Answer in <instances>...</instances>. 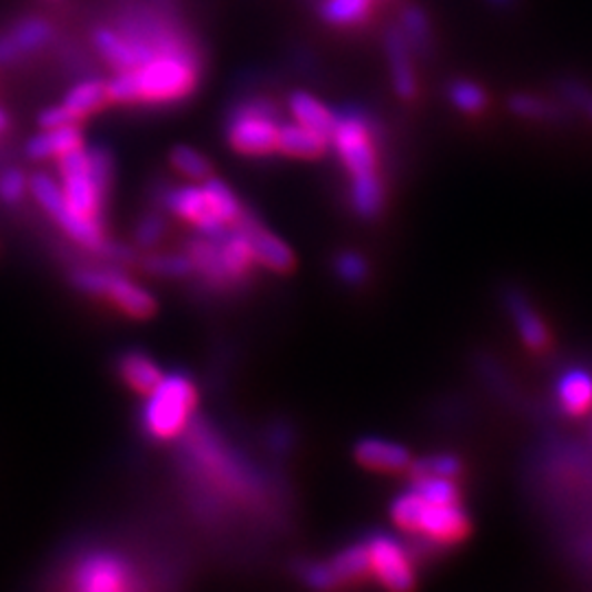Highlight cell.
Here are the masks:
<instances>
[{"mask_svg": "<svg viewBox=\"0 0 592 592\" xmlns=\"http://www.w3.org/2000/svg\"><path fill=\"white\" fill-rule=\"evenodd\" d=\"M198 77V60L194 51L180 49L169 53H158L148 65L119 71L108 83L110 99L121 103H167L187 97Z\"/></svg>", "mask_w": 592, "mask_h": 592, "instance_id": "obj_1", "label": "cell"}, {"mask_svg": "<svg viewBox=\"0 0 592 592\" xmlns=\"http://www.w3.org/2000/svg\"><path fill=\"white\" fill-rule=\"evenodd\" d=\"M67 205L86 220L101 223V205L110 185V156L103 149L75 148L58 158Z\"/></svg>", "mask_w": 592, "mask_h": 592, "instance_id": "obj_2", "label": "cell"}, {"mask_svg": "<svg viewBox=\"0 0 592 592\" xmlns=\"http://www.w3.org/2000/svg\"><path fill=\"white\" fill-rule=\"evenodd\" d=\"M144 406V426L154 440H174L191 422L196 408V386L182 373L162 375Z\"/></svg>", "mask_w": 592, "mask_h": 592, "instance_id": "obj_3", "label": "cell"}, {"mask_svg": "<svg viewBox=\"0 0 592 592\" xmlns=\"http://www.w3.org/2000/svg\"><path fill=\"white\" fill-rule=\"evenodd\" d=\"M391 516L402 529L422 533L435 542H454L467 531V516L458 503H428L415 490H408L393 501Z\"/></svg>", "mask_w": 592, "mask_h": 592, "instance_id": "obj_4", "label": "cell"}, {"mask_svg": "<svg viewBox=\"0 0 592 592\" xmlns=\"http://www.w3.org/2000/svg\"><path fill=\"white\" fill-rule=\"evenodd\" d=\"M29 189L36 196V200L45 207V211L62 226L65 233H69L75 241H79L86 248L92 250H106L103 241V230L101 223H92L75 214L73 209L67 205L62 187L47 174H36L29 180Z\"/></svg>", "mask_w": 592, "mask_h": 592, "instance_id": "obj_5", "label": "cell"}, {"mask_svg": "<svg viewBox=\"0 0 592 592\" xmlns=\"http://www.w3.org/2000/svg\"><path fill=\"white\" fill-rule=\"evenodd\" d=\"M277 135H279L277 117L266 103L239 106L228 124L230 146L250 156H262L277 149Z\"/></svg>", "mask_w": 592, "mask_h": 592, "instance_id": "obj_6", "label": "cell"}, {"mask_svg": "<svg viewBox=\"0 0 592 592\" xmlns=\"http://www.w3.org/2000/svg\"><path fill=\"white\" fill-rule=\"evenodd\" d=\"M75 284L90 295L108 296L117 307H121L126 314L135 318H146L156 307L154 296L149 295L146 288H141L139 284L126 279L115 270H97V268L77 270Z\"/></svg>", "mask_w": 592, "mask_h": 592, "instance_id": "obj_7", "label": "cell"}, {"mask_svg": "<svg viewBox=\"0 0 592 592\" xmlns=\"http://www.w3.org/2000/svg\"><path fill=\"white\" fill-rule=\"evenodd\" d=\"M329 139L352 178L375 174V148L371 141L369 121L361 112L349 110L336 117Z\"/></svg>", "mask_w": 592, "mask_h": 592, "instance_id": "obj_8", "label": "cell"}, {"mask_svg": "<svg viewBox=\"0 0 592 592\" xmlns=\"http://www.w3.org/2000/svg\"><path fill=\"white\" fill-rule=\"evenodd\" d=\"M371 573L391 591H408L413 586V564L404 544L386 533H377L367 542Z\"/></svg>", "mask_w": 592, "mask_h": 592, "instance_id": "obj_9", "label": "cell"}, {"mask_svg": "<svg viewBox=\"0 0 592 592\" xmlns=\"http://www.w3.org/2000/svg\"><path fill=\"white\" fill-rule=\"evenodd\" d=\"M130 586L128 564L112 553H90L75 569V589L83 592H117Z\"/></svg>", "mask_w": 592, "mask_h": 592, "instance_id": "obj_10", "label": "cell"}, {"mask_svg": "<svg viewBox=\"0 0 592 592\" xmlns=\"http://www.w3.org/2000/svg\"><path fill=\"white\" fill-rule=\"evenodd\" d=\"M165 207L174 216H178L180 220L194 224L203 235H211L214 237V235H220V233L226 230V226L214 214L209 196H207L203 185L200 187L189 185V187L169 189L165 194Z\"/></svg>", "mask_w": 592, "mask_h": 592, "instance_id": "obj_11", "label": "cell"}, {"mask_svg": "<svg viewBox=\"0 0 592 592\" xmlns=\"http://www.w3.org/2000/svg\"><path fill=\"white\" fill-rule=\"evenodd\" d=\"M248 239L253 259L264 264L270 270L284 273L293 266V253L290 248L270 230H266L262 224L257 223L255 218H250L246 211L239 218V223L235 224Z\"/></svg>", "mask_w": 592, "mask_h": 592, "instance_id": "obj_12", "label": "cell"}, {"mask_svg": "<svg viewBox=\"0 0 592 592\" xmlns=\"http://www.w3.org/2000/svg\"><path fill=\"white\" fill-rule=\"evenodd\" d=\"M53 36V29L49 22L29 18L20 22L9 36L0 38V65L13 62L27 53H33L42 49Z\"/></svg>", "mask_w": 592, "mask_h": 592, "instance_id": "obj_13", "label": "cell"}, {"mask_svg": "<svg viewBox=\"0 0 592 592\" xmlns=\"http://www.w3.org/2000/svg\"><path fill=\"white\" fill-rule=\"evenodd\" d=\"M216 244H218V259H220V268H223L224 284H233L237 279H241L253 259L250 246L246 235L235 226L233 233H220L216 235Z\"/></svg>", "mask_w": 592, "mask_h": 592, "instance_id": "obj_14", "label": "cell"}, {"mask_svg": "<svg viewBox=\"0 0 592 592\" xmlns=\"http://www.w3.org/2000/svg\"><path fill=\"white\" fill-rule=\"evenodd\" d=\"M356 458L377 472H402L411 467V452L404 445L386 440H363L356 447Z\"/></svg>", "mask_w": 592, "mask_h": 592, "instance_id": "obj_15", "label": "cell"}, {"mask_svg": "<svg viewBox=\"0 0 592 592\" xmlns=\"http://www.w3.org/2000/svg\"><path fill=\"white\" fill-rule=\"evenodd\" d=\"M507 307L512 312L522 343L533 352H542L549 345V329L535 307L519 293L507 296Z\"/></svg>", "mask_w": 592, "mask_h": 592, "instance_id": "obj_16", "label": "cell"}, {"mask_svg": "<svg viewBox=\"0 0 592 592\" xmlns=\"http://www.w3.org/2000/svg\"><path fill=\"white\" fill-rule=\"evenodd\" d=\"M558 402L569 415H584L592 408V375L586 369H569L558 379Z\"/></svg>", "mask_w": 592, "mask_h": 592, "instance_id": "obj_17", "label": "cell"}, {"mask_svg": "<svg viewBox=\"0 0 592 592\" xmlns=\"http://www.w3.org/2000/svg\"><path fill=\"white\" fill-rule=\"evenodd\" d=\"M388 47V58H391V69H393V83L395 92L404 99H413L417 92V81L411 67V53H408V38L404 31L393 29L386 38Z\"/></svg>", "mask_w": 592, "mask_h": 592, "instance_id": "obj_18", "label": "cell"}, {"mask_svg": "<svg viewBox=\"0 0 592 592\" xmlns=\"http://www.w3.org/2000/svg\"><path fill=\"white\" fill-rule=\"evenodd\" d=\"M75 148H81V132L73 124L60 128H45V132H40L27 144V154L33 160H42V158H60L62 154Z\"/></svg>", "mask_w": 592, "mask_h": 592, "instance_id": "obj_19", "label": "cell"}, {"mask_svg": "<svg viewBox=\"0 0 592 592\" xmlns=\"http://www.w3.org/2000/svg\"><path fill=\"white\" fill-rule=\"evenodd\" d=\"M327 148V137L300 126V124H286L279 126L277 135V149L284 154L298 156V158H316Z\"/></svg>", "mask_w": 592, "mask_h": 592, "instance_id": "obj_20", "label": "cell"}, {"mask_svg": "<svg viewBox=\"0 0 592 592\" xmlns=\"http://www.w3.org/2000/svg\"><path fill=\"white\" fill-rule=\"evenodd\" d=\"M290 110H293L296 124H300V126L329 139L334 124H336V117L320 101H316L312 95L295 92L290 97Z\"/></svg>", "mask_w": 592, "mask_h": 592, "instance_id": "obj_21", "label": "cell"}, {"mask_svg": "<svg viewBox=\"0 0 592 592\" xmlns=\"http://www.w3.org/2000/svg\"><path fill=\"white\" fill-rule=\"evenodd\" d=\"M108 99H110L108 83L97 81V79L81 81V83H77L75 88H71V92L67 95L65 108L79 121L81 117L99 110Z\"/></svg>", "mask_w": 592, "mask_h": 592, "instance_id": "obj_22", "label": "cell"}, {"mask_svg": "<svg viewBox=\"0 0 592 592\" xmlns=\"http://www.w3.org/2000/svg\"><path fill=\"white\" fill-rule=\"evenodd\" d=\"M119 373L128 386H132L139 393H148L149 388L162 377V371L158 365L141 352H130L121 358Z\"/></svg>", "mask_w": 592, "mask_h": 592, "instance_id": "obj_23", "label": "cell"}, {"mask_svg": "<svg viewBox=\"0 0 592 592\" xmlns=\"http://www.w3.org/2000/svg\"><path fill=\"white\" fill-rule=\"evenodd\" d=\"M329 571H332L336 584L354 582V580H361L363 575L371 573L367 544H354V546H347L345 551H341L329 562Z\"/></svg>", "mask_w": 592, "mask_h": 592, "instance_id": "obj_24", "label": "cell"}, {"mask_svg": "<svg viewBox=\"0 0 592 592\" xmlns=\"http://www.w3.org/2000/svg\"><path fill=\"white\" fill-rule=\"evenodd\" d=\"M95 47L103 56V60L110 62L117 71L135 69L132 47H130V42L121 33H117L112 29H99L95 33Z\"/></svg>", "mask_w": 592, "mask_h": 592, "instance_id": "obj_25", "label": "cell"}, {"mask_svg": "<svg viewBox=\"0 0 592 592\" xmlns=\"http://www.w3.org/2000/svg\"><path fill=\"white\" fill-rule=\"evenodd\" d=\"M352 203L365 218H373L384 203V189L377 174H365L352 178Z\"/></svg>", "mask_w": 592, "mask_h": 592, "instance_id": "obj_26", "label": "cell"}, {"mask_svg": "<svg viewBox=\"0 0 592 592\" xmlns=\"http://www.w3.org/2000/svg\"><path fill=\"white\" fill-rule=\"evenodd\" d=\"M205 191L209 196V203H211V209L214 214L218 216V220L228 228V226H235L239 223V218L244 216V209L239 205V200L235 198V194L220 182V180H214V178H207L205 180Z\"/></svg>", "mask_w": 592, "mask_h": 592, "instance_id": "obj_27", "label": "cell"}, {"mask_svg": "<svg viewBox=\"0 0 592 592\" xmlns=\"http://www.w3.org/2000/svg\"><path fill=\"white\" fill-rule=\"evenodd\" d=\"M411 490H415L428 503H437V505L458 503V490L454 481L445 476H433V474L417 476Z\"/></svg>", "mask_w": 592, "mask_h": 592, "instance_id": "obj_28", "label": "cell"}, {"mask_svg": "<svg viewBox=\"0 0 592 592\" xmlns=\"http://www.w3.org/2000/svg\"><path fill=\"white\" fill-rule=\"evenodd\" d=\"M371 0H327L323 18L332 24H358L369 16Z\"/></svg>", "mask_w": 592, "mask_h": 592, "instance_id": "obj_29", "label": "cell"}, {"mask_svg": "<svg viewBox=\"0 0 592 592\" xmlns=\"http://www.w3.org/2000/svg\"><path fill=\"white\" fill-rule=\"evenodd\" d=\"M450 101L458 110H463L467 115H476V112H481L485 108L487 97H485V92H483L481 86H476L474 81L461 79V81H454L450 86Z\"/></svg>", "mask_w": 592, "mask_h": 592, "instance_id": "obj_30", "label": "cell"}, {"mask_svg": "<svg viewBox=\"0 0 592 592\" xmlns=\"http://www.w3.org/2000/svg\"><path fill=\"white\" fill-rule=\"evenodd\" d=\"M171 165L176 167V171H180L182 176L191 178V180H207L209 178V160L191 148H176L171 151Z\"/></svg>", "mask_w": 592, "mask_h": 592, "instance_id": "obj_31", "label": "cell"}, {"mask_svg": "<svg viewBox=\"0 0 592 592\" xmlns=\"http://www.w3.org/2000/svg\"><path fill=\"white\" fill-rule=\"evenodd\" d=\"M510 108L519 115V117H524V119H551V117H558L560 110L544 101L542 97H535V95H526V92H520V95H514L510 99Z\"/></svg>", "mask_w": 592, "mask_h": 592, "instance_id": "obj_32", "label": "cell"}, {"mask_svg": "<svg viewBox=\"0 0 592 592\" xmlns=\"http://www.w3.org/2000/svg\"><path fill=\"white\" fill-rule=\"evenodd\" d=\"M461 470V463L456 456L452 454H437V456H428L422 458L413 465L415 476H424V474H433V476H445V478H454Z\"/></svg>", "mask_w": 592, "mask_h": 592, "instance_id": "obj_33", "label": "cell"}, {"mask_svg": "<svg viewBox=\"0 0 592 592\" xmlns=\"http://www.w3.org/2000/svg\"><path fill=\"white\" fill-rule=\"evenodd\" d=\"M148 270L162 277H185L194 270V264L187 255H158L149 257Z\"/></svg>", "mask_w": 592, "mask_h": 592, "instance_id": "obj_34", "label": "cell"}, {"mask_svg": "<svg viewBox=\"0 0 592 592\" xmlns=\"http://www.w3.org/2000/svg\"><path fill=\"white\" fill-rule=\"evenodd\" d=\"M336 270L341 275L343 282L356 286V284H363L367 279V262L358 255V253H343L336 262Z\"/></svg>", "mask_w": 592, "mask_h": 592, "instance_id": "obj_35", "label": "cell"}, {"mask_svg": "<svg viewBox=\"0 0 592 592\" xmlns=\"http://www.w3.org/2000/svg\"><path fill=\"white\" fill-rule=\"evenodd\" d=\"M402 24H404V36L408 40H413L417 47H426V40H428V20H426V13L417 7H411L404 11V18H402Z\"/></svg>", "mask_w": 592, "mask_h": 592, "instance_id": "obj_36", "label": "cell"}, {"mask_svg": "<svg viewBox=\"0 0 592 592\" xmlns=\"http://www.w3.org/2000/svg\"><path fill=\"white\" fill-rule=\"evenodd\" d=\"M27 191V178L18 169H9L0 176V200L16 205Z\"/></svg>", "mask_w": 592, "mask_h": 592, "instance_id": "obj_37", "label": "cell"}, {"mask_svg": "<svg viewBox=\"0 0 592 592\" xmlns=\"http://www.w3.org/2000/svg\"><path fill=\"white\" fill-rule=\"evenodd\" d=\"M303 580L312 586V589H320V591H327V589H334L338 586L332 571H329V564H307L303 569Z\"/></svg>", "mask_w": 592, "mask_h": 592, "instance_id": "obj_38", "label": "cell"}, {"mask_svg": "<svg viewBox=\"0 0 592 592\" xmlns=\"http://www.w3.org/2000/svg\"><path fill=\"white\" fill-rule=\"evenodd\" d=\"M560 90H562V97H564L569 103L578 106V108H586V103H589V99L592 97L591 90H589L584 83L575 81V79H566V81H562V83H560Z\"/></svg>", "mask_w": 592, "mask_h": 592, "instance_id": "obj_39", "label": "cell"}, {"mask_svg": "<svg viewBox=\"0 0 592 592\" xmlns=\"http://www.w3.org/2000/svg\"><path fill=\"white\" fill-rule=\"evenodd\" d=\"M77 124L73 115L62 106H56V108H47L42 115H40V126L42 128H60V126H73Z\"/></svg>", "mask_w": 592, "mask_h": 592, "instance_id": "obj_40", "label": "cell"}, {"mask_svg": "<svg viewBox=\"0 0 592 592\" xmlns=\"http://www.w3.org/2000/svg\"><path fill=\"white\" fill-rule=\"evenodd\" d=\"M162 230H165L162 220L158 216H148L137 228V239L144 246H151V244H156L162 237Z\"/></svg>", "mask_w": 592, "mask_h": 592, "instance_id": "obj_41", "label": "cell"}, {"mask_svg": "<svg viewBox=\"0 0 592 592\" xmlns=\"http://www.w3.org/2000/svg\"><path fill=\"white\" fill-rule=\"evenodd\" d=\"M492 4H496V7H510L514 0H490Z\"/></svg>", "mask_w": 592, "mask_h": 592, "instance_id": "obj_42", "label": "cell"}, {"mask_svg": "<svg viewBox=\"0 0 592 592\" xmlns=\"http://www.w3.org/2000/svg\"><path fill=\"white\" fill-rule=\"evenodd\" d=\"M7 128V115L0 110V132Z\"/></svg>", "mask_w": 592, "mask_h": 592, "instance_id": "obj_43", "label": "cell"}, {"mask_svg": "<svg viewBox=\"0 0 592 592\" xmlns=\"http://www.w3.org/2000/svg\"><path fill=\"white\" fill-rule=\"evenodd\" d=\"M586 110H589V112H591V117H592V97H591V99H589V103H586Z\"/></svg>", "mask_w": 592, "mask_h": 592, "instance_id": "obj_44", "label": "cell"}]
</instances>
